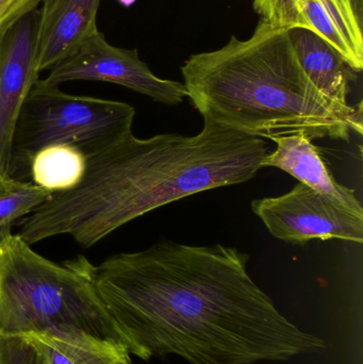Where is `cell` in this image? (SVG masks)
<instances>
[{
    "label": "cell",
    "instance_id": "cell-17",
    "mask_svg": "<svg viewBox=\"0 0 363 364\" xmlns=\"http://www.w3.org/2000/svg\"><path fill=\"white\" fill-rule=\"evenodd\" d=\"M305 0H254V10L260 18L277 27L291 28V21L298 6Z\"/></svg>",
    "mask_w": 363,
    "mask_h": 364
},
{
    "label": "cell",
    "instance_id": "cell-4",
    "mask_svg": "<svg viewBox=\"0 0 363 364\" xmlns=\"http://www.w3.org/2000/svg\"><path fill=\"white\" fill-rule=\"evenodd\" d=\"M83 260L59 264L34 252L18 233L6 237L0 243V335L128 353Z\"/></svg>",
    "mask_w": 363,
    "mask_h": 364
},
{
    "label": "cell",
    "instance_id": "cell-16",
    "mask_svg": "<svg viewBox=\"0 0 363 364\" xmlns=\"http://www.w3.org/2000/svg\"><path fill=\"white\" fill-rule=\"evenodd\" d=\"M0 364H50L46 346L36 336L0 335Z\"/></svg>",
    "mask_w": 363,
    "mask_h": 364
},
{
    "label": "cell",
    "instance_id": "cell-10",
    "mask_svg": "<svg viewBox=\"0 0 363 364\" xmlns=\"http://www.w3.org/2000/svg\"><path fill=\"white\" fill-rule=\"evenodd\" d=\"M296 27L321 36L355 72H362L363 0H305L292 18L291 28Z\"/></svg>",
    "mask_w": 363,
    "mask_h": 364
},
{
    "label": "cell",
    "instance_id": "cell-9",
    "mask_svg": "<svg viewBox=\"0 0 363 364\" xmlns=\"http://www.w3.org/2000/svg\"><path fill=\"white\" fill-rule=\"evenodd\" d=\"M102 0H43L34 23L36 70H50L74 55L99 31L97 15Z\"/></svg>",
    "mask_w": 363,
    "mask_h": 364
},
{
    "label": "cell",
    "instance_id": "cell-3",
    "mask_svg": "<svg viewBox=\"0 0 363 364\" xmlns=\"http://www.w3.org/2000/svg\"><path fill=\"white\" fill-rule=\"evenodd\" d=\"M183 85L204 122L273 140L303 134L349 141L362 134V104L332 102L303 70L289 29L260 18L251 36L194 53L181 66Z\"/></svg>",
    "mask_w": 363,
    "mask_h": 364
},
{
    "label": "cell",
    "instance_id": "cell-12",
    "mask_svg": "<svg viewBox=\"0 0 363 364\" xmlns=\"http://www.w3.org/2000/svg\"><path fill=\"white\" fill-rule=\"evenodd\" d=\"M289 36L298 61L315 87L332 102L350 105L352 83L357 80L358 73L315 32L296 27L289 29Z\"/></svg>",
    "mask_w": 363,
    "mask_h": 364
},
{
    "label": "cell",
    "instance_id": "cell-6",
    "mask_svg": "<svg viewBox=\"0 0 363 364\" xmlns=\"http://www.w3.org/2000/svg\"><path fill=\"white\" fill-rule=\"evenodd\" d=\"M251 210L273 237L287 243L315 239L363 242V211L300 182L281 196L255 199Z\"/></svg>",
    "mask_w": 363,
    "mask_h": 364
},
{
    "label": "cell",
    "instance_id": "cell-15",
    "mask_svg": "<svg viewBox=\"0 0 363 364\" xmlns=\"http://www.w3.org/2000/svg\"><path fill=\"white\" fill-rule=\"evenodd\" d=\"M40 341L46 346L50 364H132L127 352L89 350L53 340Z\"/></svg>",
    "mask_w": 363,
    "mask_h": 364
},
{
    "label": "cell",
    "instance_id": "cell-8",
    "mask_svg": "<svg viewBox=\"0 0 363 364\" xmlns=\"http://www.w3.org/2000/svg\"><path fill=\"white\" fill-rule=\"evenodd\" d=\"M34 23L26 17L0 44V175L4 177H8L13 134L19 111L40 79L34 61Z\"/></svg>",
    "mask_w": 363,
    "mask_h": 364
},
{
    "label": "cell",
    "instance_id": "cell-5",
    "mask_svg": "<svg viewBox=\"0 0 363 364\" xmlns=\"http://www.w3.org/2000/svg\"><path fill=\"white\" fill-rule=\"evenodd\" d=\"M134 117L131 105L72 95L38 79L15 124L8 177L28 181L32 158L50 145H72L85 157L98 153L132 132Z\"/></svg>",
    "mask_w": 363,
    "mask_h": 364
},
{
    "label": "cell",
    "instance_id": "cell-13",
    "mask_svg": "<svg viewBox=\"0 0 363 364\" xmlns=\"http://www.w3.org/2000/svg\"><path fill=\"white\" fill-rule=\"evenodd\" d=\"M87 171V157L72 145L55 144L40 149L30 164L32 183L51 194L76 188Z\"/></svg>",
    "mask_w": 363,
    "mask_h": 364
},
{
    "label": "cell",
    "instance_id": "cell-1",
    "mask_svg": "<svg viewBox=\"0 0 363 364\" xmlns=\"http://www.w3.org/2000/svg\"><path fill=\"white\" fill-rule=\"evenodd\" d=\"M249 261L222 244L162 241L83 265L128 353L143 360L254 364L322 352L325 342L290 322L254 282Z\"/></svg>",
    "mask_w": 363,
    "mask_h": 364
},
{
    "label": "cell",
    "instance_id": "cell-2",
    "mask_svg": "<svg viewBox=\"0 0 363 364\" xmlns=\"http://www.w3.org/2000/svg\"><path fill=\"white\" fill-rule=\"evenodd\" d=\"M264 139L204 122L196 136L157 134L121 140L87 157L80 183L49 197L19 220L29 244L70 235L92 246L158 208L197 193L244 183L264 168Z\"/></svg>",
    "mask_w": 363,
    "mask_h": 364
},
{
    "label": "cell",
    "instance_id": "cell-18",
    "mask_svg": "<svg viewBox=\"0 0 363 364\" xmlns=\"http://www.w3.org/2000/svg\"><path fill=\"white\" fill-rule=\"evenodd\" d=\"M42 2L43 0H0V44L6 34Z\"/></svg>",
    "mask_w": 363,
    "mask_h": 364
},
{
    "label": "cell",
    "instance_id": "cell-14",
    "mask_svg": "<svg viewBox=\"0 0 363 364\" xmlns=\"http://www.w3.org/2000/svg\"><path fill=\"white\" fill-rule=\"evenodd\" d=\"M51 193L29 181H17L0 175V243L12 235L18 220L36 211Z\"/></svg>",
    "mask_w": 363,
    "mask_h": 364
},
{
    "label": "cell",
    "instance_id": "cell-7",
    "mask_svg": "<svg viewBox=\"0 0 363 364\" xmlns=\"http://www.w3.org/2000/svg\"><path fill=\"white\" fill-rule=\"evenodd\" d=\"M42 80L55 87L76 80L114 83L170 107L178 106L188 98L183 82L160 78L141 60L136 49L111 45L100 31L51 68Z\"/></svg>",
    "mask_w": 363,
    "mask_h": 364
},
{
    "label": "cell",
    "instance_id": "cell-11",
    "mask_svg": "<svg viewBox=\"0 0 363 364\" xmlns=\"http://www.w3.org/2000/svg\"><path fill=\"white\" fill-rule=\"evenodd\" d=\"M276 149L269 153L264 168H276L291 175L300 183L334 197L352 209L363 211L355 192L339 183L328 170L320 149L303 134H287L273 139Z\"/></svg>",
    "mask_w": 363,
    "mask_h": 364
}]
</instances>
